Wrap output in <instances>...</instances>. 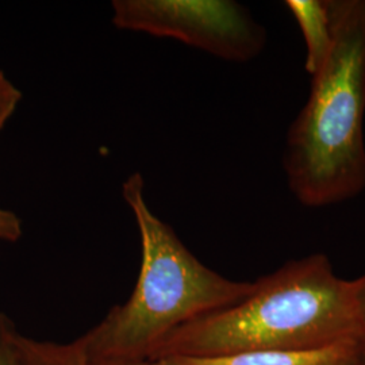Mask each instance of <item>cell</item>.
<instances>
[{"mask_svg":"<svg viewBox=\"0 0 365 365\" xmlns=\"http://www.w3.org/2000/svg\"><path fill=\"white\" fill-rule=\"evenodd\" d=\"M363 339L353 280L339 277L325 255H310L255 282L245 299L179 327L149 361L314 351Z\"/></svg>","mask_w":365,"mask_h":365,"instance_id":"6da1fadb","label":"cell"},{"mask_svg":"<svg viewBox=\"0 0 365 365\" xmlns=\"http://www.w3.org/2000/svg\"><path fill=\"white\" fill-rule=\"evenodd\" d=\"M333 45L288 130L289 191L307 207L365 190V0H330Z\"/></svg>","mask_w":365,"mask_h":365,"instance_id":"7a4b0ae2","label":"cell"},{"mask_svg":"<svg viewBox=\"0 0 365 365\" xmlns=\"http://www.w3.org/2000/svg\"><path fill=\"white\" fill-rule=\"evenodd\" d=\"M122 192L141 237L140 276L128 302L81 339L91 360L149 361L175 330L245 299L255 283L230 280L197 260L148 207L140 173L128 178Z\"/></svg>","mask_w":365,"mask_h":365,"instance_id":"3957f363","label":"cell"},{"mask_svg":"<svg viewBox=\"0 0 365 365\" xmlns=\"http://www.w3.org/2000/svg\"><path fill=\"white\" fill-rule=\"evenodd\" d=\"M119 29L179 39L229 61H248L265 45V30L226 0H115Z\"/></svg>","mask_w":365,"mask_h":365,"instance_id":"277c9868","label":"cell"},{"mask_svg":"<svg viewBox=\"0 0 365 365\" xmlns=\"http://www.w3.org/2000/svg\"><path fill=\"white\" fill-rule=\"evenodd\" d=\"M361 341L314 351H249L210 357L173 356L148 365H360Z\"/></svg>","mask_w":365,"mask_h":365,"instance_id":"5b68a950","label":"cell"},{"mask_svg":"<svg viewBox=\"0 0 365 365\" xmlns=\"http://www.w3.org/2000/svg\"><path fill=\"white\" fill-rule=\"evenodd\" d=\"M286 7L302 31L306 45L304 68L314 76L325 64L333 45L330 0H287Z\"/></svg>","mask_w":365,"mask_h":365,"instance_id":"8992f818","label":"cell"},{"mask_svg":"<svg viewBox=\"0 0 365 365\" xmlns=\"http://www.w3.org/2000/svg\"><path fill=\"white\" fill-rule=\"evenodd\" d=\"M16 352L21 365H91L81 337L71 342H54L18 333Z\"/></svg>","mask_w":365,"mask_h":365,"instance_id":"52a82bcc","label":"cell"},{"mask_svg":"<svg viewBox=\"0 0 365 365\" xmlns=\"http://www.w3.org/2000/svg\"><path fill=\"white\" fill-rule=\"evenodd\" d=\"M18 333L10 317L0 313V365H21L16 352Z\"/></svg>","mask_w":365,"mask_h":365,"instance_id":"ba28073f","label":"cell"},{"mask_svg":"<svg viewBox=\"0 0 365 365\" xmlns=\"http://www.w3.org/2000/svg\"><path fill=\"white\" fill-rule=\"evenodd\" d=\"M21 99L22 92L4 76L3 72H0V130L13 115Z\"/></svg>","mask_w":365,"mask_h":365,"instance_id":"9c48e42d","label":"cell"},{"mask_svg":"<svg viewBox=\"0 0 365 365\" xmlns=\"http://www.w3.org/2000/svg\"><path fill=\"white\" fill-rule=\"evenodd\" d=\"M22 235V222L7 210L0 209V240L15 242Z\"/></svg>","mask_w":365,"mask_h":365,"instance_id":"30bf717a","label":"cell"},{"mask_svg":"<svg viewBox=\"0 0 365 365\" xmlns=\"http://www.w3.org/2000/svg\"><path fill=\"white\" fill-rule=\"evenodd\" d=\"M353 289H354V300H356L359 317L365 331V274L353 280Z\"/></svg>","mask_w":365,"mask_h":365,"instance_id":"8fae6325","label":"cell"},{"mask_svg":"<svg viewBox=\"0 0 365 365\" xmlns=\"http://www.w3.org/2000/svg\"><path fill=\"white\" fill-rule=\"evenodd\" d=\"M91 365H148L146 361H122V360H91Z\"/></svg>","mask_w":365,"mask_h":365,"instance_id":"7c38bea8","label":"cell"},{"mask_svg":"<svg viewBox=\"0 0 365 365\" xmlns=\"http://www.w3.org/2000/svg\"><path fill=\"white\" fill-rule=\"evenodd\" d=\"M360 365H365V339L360 344Z\"/></svg>","mask_w":365,"mask_h":365,"instance_id":"4fadbf2b","label":"cell"}]
</instances>
